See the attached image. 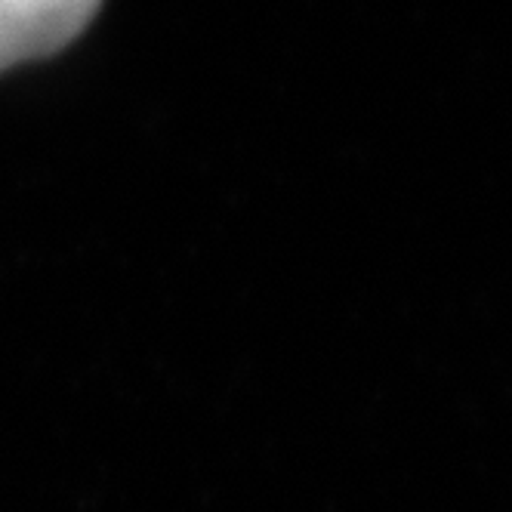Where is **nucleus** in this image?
I'll return each mask as SVG.
<instances>
[{"label":"nucleus","mask_w":512,"mask_h":512,"mask_svg":"<svg viewBox=\"0 0 512 512\" xmlns=\"http://www.w3.org/2000/svg\"><path fill=\"white\" fill-rule=\"evenodd\" d=\"M102 0H0V71L71 44Z\"/></svg>","instance_id":"obj_1"}]
</instances>
